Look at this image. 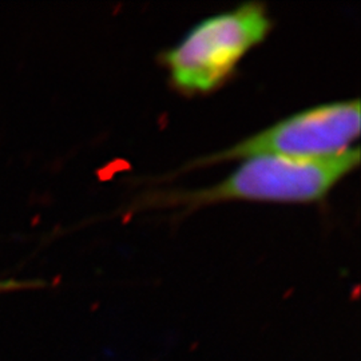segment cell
I'll return each instance as SVG.
<instances>
[{"mask_svg": "<svg viewBox=\"0 0 361 361\" xmlns=\"http://www.w3.org/2000/svg\"><path fill=\"white\" fill-rule=\"evenodd\" d=\"M360 135V101L320 104L288 116L271 128L204 158L197 165L246 159L258 155L316 159L352 149Z\"/></svg>", "mask_w": 361, "mask_h": 361, "instance_id": "3957f363", "label": "cell"}, {"mask_svg": "<svg viewBox=\"0 0 361 361\" xmlns=\"http://www.w3.org/2000/svg\"><path fill=\"white\" fill-rule=\"evenodd\" d=\"M359 162L360 150L357 147L316 159L258 155L244 159L225 180L210 188L178 195L176 202L186 207L225 201L317 202L357 168Z\"/></svg>", "mask_w": 361, "mask_h": 361, "instance_id": "6da1fadb", "label": "cell"}, {"mask_svg": "<svg viewBox=\"0 0 361 361\" xmlns=\"http://www.w3.org/2000/svg\"><path fill=\"white\" fill-rule=\"evenodd\" d=\"M271 28L268 13L257 3L200 22L164 56L173 85L189 94L217 89Z\"/></svg>", "mask_w": 361, "mask_h": 361, "instance_id": "7a4b0ae2", "label": "cell"}]
</instances>
